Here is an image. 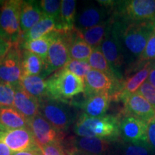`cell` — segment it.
Wrapping results in <instances>:
<instances>
[{"instance_id": "obj_6", "label": "cell", "mask_w": 155, "mask_h": 155, "mask_svg": "<svg viewBox=\"0 0 155 155\" xmlns=\"http://www.w3.org/2000/svg\"><path fill=\"white\" fill-rule=\"evenodd\" d=\"M22 1H4L0 7V37L12 45L20 44V10Z\"/></svg>"}, {"instance_id": "obj_23", "label": "cell", "mask_w": 155, "mask_h": 155, "mask_svg": "<svg viewBox=\"0 0 155 155\" xmlns=\"http://www.w3.org/2000/svg\"><path fill=\"white\" fill-rule=\"evenodd\" d=\"M0 122L5 131L29 127V121L13 107H0Z\"/></svg>"}, {"instance_id": "obj_5", "label": "cell", "mask_w": 155, "mask_h": 155, "mask_svg": "<svg viewBox=\"0 0 155 155\" xmlns=\"http://www.w3.org/2000/svg\"><path fill=\"white\" fill-rule=\"evenodd\" d=\"M40 101V114L61 132L66 131L77 121V111L75 106L65 103L44 98Z\"/></svg>"}, {"instance_id": "obj_42", "label": "cell", "mask_w": 155, "mask_h": 155, "mask_svg": "<svg viewBox=\"0 0 155 155\" xmlns=\"http://www.w3.org/2000/svg\"><path fill=\"white\" fill-rule=\"evenodd\" d=\"M65 153H66L67 155H88V154H85V153L81 152V151L73 150V149H71V150H65Z\"/></svg>"}, {"instance_id": "obj_16", "label": "cell", "mask_w": 155, "mask_h": 155, "mask_svg": "<svg viewBox=\"0 0 155 155\" xmlns=\"http://www.w3.org/2000/svg\"><path fill=\"white\" fill-rule=\"evenodd\" d=\"M152 61L147 62L145 63L144 67L130 76L126 78L122 83L119 91L111 96L112 101H123L127 96L137 92L140 86L148 78L152 68Z\"/></svg>"}, {"instance_id": "obj_32", "label": "cell", "mask_w": 155, "mask_h": 155, "mask_svg": "<svg viewBox=\"0 0 155 155\" xmlns=\"http://www.w3.org/2000/svg\"><path fill=\"white\" fill-rule=\"evenodd\" d=\"M14 98V86L9 83L0 82V107H13Z\"/></svg>"}, {"instance_id": "obj_35", "label": "cell", "mask_w": 155, "mask_h": 155, "mask_svg": "<svg viewBox=\"0 0 155 155\" xmlns=\"http://www.w3.org/2000/svg\"><path fill=\"white\" fill-rule=\"evenodd\" d=\"M137 93L144 97L155 110V88L148 81L141 85Z\"/></svg>"}, {"instance_id": "obj_3", "label": "cell", "mask_w": 155, "mask_h": 155, "mask_svg": "<svg viewBox=\"0 0 155 155\" xmlns=\"http://www.w3.org/2000/svg\"><path fill=\"white\" fill-rule=\"evenodd\" d=\"M46 86L47 98L65 103L85 93L84 80L65 68L55 71L46 80Z\"/></svg>"}, {"instance_id": "obj_14", "label": "cell", "mask_w": 155, "mask_h": 155, "mask_svg": "<svg viewBox=\"0 0 155 155\" xmlns=\"http://www.w3.org/2000/svg\"><path fill=\"white\" fill-rule=\"evenodd\" d=\"M66 150H76L88 155H107L111 149L108 140L97 137H71Z\"/></svg>"}, {"instance_id": "obj_13", "label": "cell", "mask_w": 155, "mask_h": 155, "mask_svg": "<svg viewBox=\"0 0 155 155\" xmlns=\"http://www.w3.org/2000/svg\"><path fill=\"white\" fill-rule=\"evenodd\" d=\"M112 11L111 8L102 5L84 7L76 15L74 29L78 31L84 30L102 24L111 18L109 15Z\"/></svg>"}, {"instance_id": "obj_8", "label": "cell", "mask_w": 155, "mask_h": 155, "mask_svg": "<svg viewBox=\"0 0 155 155\" xmlns=\"http://www.w3.org/2000/svg\"><path fill=\"white\" fill-rule=\"evenodd\" d=\"M71 60L66 32H61L50 45L44 61L45 68L41 76L45 78L63 68Z\"/></svg>"}, {"instance_id": "obj_4", "label": "cell", "mask_w": 155, "mask_h": 155, "mask_svg": "<svg viewBox=\"0 0 155 155\" xmlns=\"http://www.w3.org/2000/svg\"><path fill=\"white\" fill-rule=\"evenodd\" d=\"M100 48L117 78L123 81L121 68L125 63L124 53L121 40L120 22L112 16V21Z\"/></svg>"}, {"instance_id": "obj_33", "label": "cell", "mask_w": 155, "mask_h": 155, "mask_svg": "<svg viewBox=\"0 0 155 155\" xmlns=\"http://www.w3.org/2000/svg\"><path fill=\"white\" fill-rule=\"evenodd\" d=\"M62 1L61 0H42L40 1V6L42 12L45 16L51 17L58 19L61 12Z\"/></svg>"}, {"instance_id": "obj_11", "label": "cell", "mask_w": 155, "mask_h": 155, "mask_svg": "<svg viewBox=\"0 0 155 155\" xmlns=\"http://www.w3.org/2000/svg\"><path fill=\"white\" fill-rule=\"evenodd\" d=\"M120 137L124 142H147V125L148 122L128 114H120Z\"/></svg>"}, {"instance_id": "obj_10", "label": "cell", "mask_w": 155, "mask_h": 155, "mask_svg": "<svg viewBox=\"0 0 155 155\" xmlns=\"http://www.w3.org/2000/svg\"><path fill=\"white\" fill-rule=\"evenodd\" d=\"M123 81L115 80L106 73L91 69L84 79V94L86 97L101 93H109L113 96L119 91Z\"/></svg>"}, {"instance_id": "obj_18", "label": "cell", "mask_w": 155, "mask_h": 155, "mask_svg": "<svg viewBox=\"0 0 155 155\" xmlns=\"http://www.w3.org/2000/svg\"><path fill=\"white\" fill-rule=\"evenodd\" d=\"M13 86L15 88L13 108L22 114L28 121L40 114V101L38 98L24 90L20 83Z\"/></svg>"}, {"instance_id": "obj_38", "label": "cell", "mask_w": 155, "mask_h": 155, "mask_svg": "<svg viewBox=\"0 0 155 155\" xmlns=\"http://www.w3.org/2000/svg\"><path fill=\"white\" fill-rule=\"evenodd\" d=\"M12 46V44L6 41L5 40L0 37V61L8 53Z\"/></svg>"}, {"instance_id": "obj_17", "label": "cell", "mask_w": 155, "mask_h": 155, "mask_svg": "<svg viewBox=\"0 0 155 155\" xmlns=\"http://www.w3.org/2000/svg\"><path fill=\"white\" fill-rule=\"evenodd\" d=\"M122 102L124 107L121 114L134 116L147 122L154 118V108L137 92L127 96Z\"/></svg>"}, {"instance_id": "obj_1", "label": "cell", "mask_w": 155, "mask_h": 155, "mask_svg": "<svg viewBox=\"0 0 155 155\" xmlns=\"http://www.w3.org/2000/svg\"><path fill=\"white\" fill-rule=\"evenodd\" d=\"M120 22L121 40L128 66L138 60L155 29V20ZM127 66V67H128Z\"/></svg>"}, {"instance_id": "obj_25", "label": "cell", "mask_w": 155, "mask_h": 155, "mask_svg": "<svg viewBox=\"0 0 155 155\" xmlns=\"http://www.w3.org/2000/svg\"><path fill=\"white\" fill-rule=\"evenodd\" d=\"M112 21V17L106 22L87 30L78 31L77 34L93 49L99 47L105 38L108 29Z\"/></svg>"}, {"instance_id": "obj_21", "label": "cell", "mask_w": 155, "mask_h": 155, "mask_svg": "<svg viewBox=\"0 0 155 155\" xmlns=\"http://www.w3.org/2000/svg\"><path fill=\"white\" fill-rule=\"evenodd\" d=\"M66 34L71 59L88 61L94 49L78 36L75 29L66 32Z\"/></svg>"}, {"instance_id": "obj_19", "label": "cell", "mask_w": 155, "mask_h": 155, "mask_svg": "<svg viewBox=\"0 0 155 155\" xmlns=\"http://www.w3.org/2000/svg\"><path fill=\"white\" fill-rule=\"evenodd\" d=\"M45 16L38 1H22L20 10V28L22 36Z\"/></svg>"}, {"instance_id": "obj_40", "label": "cell", "mask_w": 155, "mask_h": 155, "mask_svg": "<svg viewBox=\"0 0 155 155\" xmlns=\"http://www.w3.org/2000/svg\"><path fill=\"white\" fill-rule=\"evenodd\" d=\"M13 152L3 141H0V155H12Z\"/></svg>"}, {"instance_id": "obj_30", "label": "cell", "mask_w": 155, "mask_h": 155, "mask_svg": "<svg viewBox=\"0 0 155 155\" xmlns=\"http://www.w3.org/2000/svg\"><path fill=\"white\" fill-rule=\"evenodd\" d=\"M121 155H154L148 142L127 143L121 146Z\"/></svg>"}, {"instance_id": "obj_12", "label": "cell", "mask_w": 155, "mask_h": 155, "mask_svg": "<svg viewBox=\"0 0 155 155\" xmlns=\"http://www.w3.org/2000/svg\"><path fill=\"white\" fill-rule=\"evenodd\" d=\"M29 127L40 149L48 144L63 142V133L57 130L40 114L29 120Z\"/></svg>"}, {"instance_id": "obj_9", "label": "cell", "mask_w": 155, "mask_h": 155, "mask_svg": "<svg viewBox=\"0 0 155 155\" xmlns=\"http://www.w3.org/2000/svg\"><path fill=\"white\" fill-rule=\"evenodd\" d=\"M22 57L20 44L12 45L8 53L0 61V82L12 86L20 83L22 77Z\"/></svg>"}, {"instance_id": "obj_22", "label": "cell", "mask_w": 155, "mask_h": 155, "mask_svg": "<svg viewBox=\"0 0 155 155\" xmlns=\"http://www.w3.org/2000/svg\"><path fill=\"white\" fill-rule=\"evenodd\" d=\"M61 32L63 31H53L36 40L22 42H21L22 47L24 48L25 50H28L29 52L39 55L45 61L50 45L54 40L59 36Z\"/></svg>"}, {"instance_id": "obj_24", "label": "cell", "mask_w": 155, "mask_h": 155, "mask_svg": "<svg viewBox=\"0 0 155 155\" xmlns=\"http://www.w3.org/2000/svg\"><path fill=\"white\" fill-rule=\"evenodd\" d=\"M76 17V2L75 0H63L61 12L58 19L60 31L68 32L74 30Z\"/></svg>"}, {"instance_id": "obj_26", "label": "cell", "mask_w": 155, "mask_h": 155, "mask_svg": "<svg viewBox=\"0 0 155 155\" xmlns=\"http://www.w3.org/2000/svg\"><path fill=\"white\" fill-rule=\"evenodd\" d=\"M53 31H60L58 28L57 19L45 16L22 36L21 42L36 40Z\"/></svg>"}, {"instance_id": "obj_41", "label": "cell", "mask_w": 155, "mask_h": 155, "mask_svg": "<svg viewBox=\"0 0 155 155\" xmlns=\"http://www.w3.org/2000/svg\"><path fill=\"white\" fill-rule=\"evenodd\" d=\"M147 81L155 88V61L152 63V68H151V71Z\"/></svg>"}, {"instance_id": "obj_7", "label": "cell", "mask_w": 155, "mask_h": 155, "mask_svg": "<svg viewBox=\"0 0 155 155\" xmlns=\"http://www.w3.org/2000/svg\"><path fill=\"white\" fill-rule=\"evenodd\" d=\"M114 18L124 22L155 20L154 0H131L115 2Z\"/></svg>"}, {"instance_id": "obj_45", "label": "cell", "mask_w": 155, "mask_h": 155, "mask_svg": "<svg viewBox=\"0 0 155 155\" xmlns=\"http://www.w3.org/2000/svg\"><path fill=\"white\" fill-rule=\"evenodd\" d=\"M3 2H4V1H0V7H1L2 5Z\"/></svg>"}, {"instance_id": "obj_43", "label": "cell", "mask_w": 155, "mask_h": 155, "mask_svg": "<svg viewBox=\"0 0 155 155\" xmlns=\"http://www.w3.org/2000/svg\"><path fill=\"white\" fill-rule=\"evenodd\" d=\"M5 131H0V141H2V137H3L4 133H5Z\"/></svg>"}, {"instance_id": "obj_31", "label": "cell", "mask_w": 155, "mask_h": 155, "mask_svg": "<svg viewBox=\"0 0 155 155\" xmlns=\"http://www.w3.org/2000/svg\"><path fill=\"white\" fill-rule=\"evenodd\" d=\"M63 68L68 70L83 80H84L89 71L92 69L88 61H76L72 59Z\"/></svg>"}, {"instance_id": "obj_27", "label": "cell", "mask_w": 155, "mask_h": 155, "mask_svg": "<svg viewBox=\"0 0 155 155\" xmlns=\"http://www.w3.org/2000/svg\"><path fill=\"white\" fill-rule=\"evenodd\" d=\"M20 85L28 94L35 97L39 101L47 97L46 81L41 75L22 76Z\"/></svg>"}, {"instance_id": "obj_2", "label": "cell", "mask_w": 155, "mask_h": 155, "mask_svg": "<svg viewBox=\"0 0 155 155\" xmlns=\"http://www.w3.org/2000/svg\"><path fill=\"white\" fill-rule=\"evenodd\" d=\"M73 131L78 137L116 140L120 137L119 119L111 115L91 117L83 113L75 121Z\"/></svg>"}, {"instance_id": "obj_28", "label": "cell", "mask_w": 155, "mask_h": 155, "mask_svg": "<svg viewBox=\"0 0 155 155\" xmlns=\"http://www.w3.org/2000/svg\"><path fill=\"white\" fill-rule=\"evenodd\" d=\"M22 76L42 75L44 71V61L40 56L24 50L22 57Z\"/></svg>"}, {"instance_id": "obj_44", "label": "cell", "mask_w": 155, "mask_h": 155, "mask_svg": "<svg viewBox=\"0 0 155 155\" xmlns=\"http://www.w3.org/2000/svg\"><path fill=\"white\" fill-rule=\"evenodd\" d=\"M0 131H5V128H4V127H3V126L2 125L1 122H0Z\"/></svg>"}, {"instance_id": "obj_36", "label": "cell", "mask_w": 155, "mask_h": 155, "mask_svg": "<svg viewBox=\"0 0 155 155\" xmlns=\"http://www.w3.org/2000/svg\"><path fill=\"white\" fill-rule=\"evenodd\" d=\"M42 155H67L62 143L48 144L40 149Z\"/></svg>"}, {"instance_id": "obj_29", "label": "cell", "mask_w": 155, "mask_h": 155, "mask_svg": "<svg viewBox=\"0 0 155 155\" xmlns=\"http://www.w3.org/2000/svg\"><path fill=\"white\" fill-rule=\"evenodd\" d=\"M88 61L92 69L97 70L101 72L106 73V75H108V76L112 78L113 79L120 81L117 78L114 71L110 66L109 63H108L107 60L106 59L105 56L103 54L100 46L93 50L91 55Z\"/></svg>"}, {"instance_id": "obj_34", "label": "cell", "mask_w": 155, "mask_h": 155, "mask_svg": "<svg viewBox=\"0 0 155 155\" xmlns=\"http://www.w3.org/2000/svg\"><path fill=\"white\" fill-rule=\"evenodd\" d=\"M153 60H155V29L154 32H152L148 42H147L144 52L139 59L137 60L134 63L144 64L147 62L152 61Z\"/></svg>"}, {"instance_id": "obj_39", "label": "cell", "mask_w": 155, "mask_h": 155, "mask_svg": "<svg viewBox=\"0 0 155 155\" xmlns=\"http://www.w3.org/2000/svg\"><path fill=\"white\" fill-rule=\"evenodd\" d=\"M12 155H42V151L39 147L31 150L14 152Z\"/></svg>"}, {"instance_id": "obj_15", "label": "cell", "mask_w": 155, "mask_h": 155, "mask_svg": "<svg viewBox=\"0 0 155 155\" xmlns=\"http://www.w3.org/2000/svg\"><path fill=\"white\" fill-rule=\"evenodd\" d=\"M2 141L13 152L31 150L38 147L30 127L5 131Z\"/></svg>"}, {"instance_id": "obj_46", "label": "cell", "mask_w": 155, "mask_h": 155, "mask_svg": "<svg viewBox=\"0 0 155 155\" xmlns=\"http://www.w3.org/2000/svg\"><path fill=\"white\" fill-rule=\"evenodd\" d=\"M154 119H155V110H154Z\"/></svg>"}, {"instance_id": "obj_20", "label": "cell", "mask_w": 155, "mask_h": 155, "mask_svg": "<svg viewBox=\"0 0 155 155\" xmlns=\"http://www.w3.org/2000/svg\"><path fill=\"white\" fill-rule=\"evenodd\" d=\"M112 101L111 95L109 93H101L86 97L81 106L83 114L91 117H100L106 115Z\"/></svg>"}, {"instance_id": "obj_37", "label": "cell", "mask_w": 155, "mask_h": 155, "mask_svg": "<svg viewBox=\"0 0 155 155\" xmlns=\"http://www.w3.org/2000/svg\"><path fill=\"white\" fill-rule=\"evenodd\" d=\"M147 142L153 154L155 155V119H150L147 125Z\"/></svg>"}]
</instances>
